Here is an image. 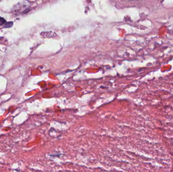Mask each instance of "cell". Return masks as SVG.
<instances>
[{"label":"cell","mask_w":173,"mask_h":172,"mask_svg":"<svg viewBox=\"0 0 173 172\" xmlns=\"http://www.w3.org/2000/svg\"><path fill=\"white\" fill-rule=\"evenodd\" d=\"M13 21H10V22H6L5 23L4 25V28H10L13 26Z\"/></svg>","instance_id":"obj_1"},{"label":"cell","mask_w":173,"mask_h":172,"mask_svg":"<svg viewBox=\"0 0 173 172\" xmlns=\"http://www.w3.org/2000/svg\"><path fill=\"white\" fill-rule=\"evenodd\" d=\"M6 22V21L4 18H3L2 17H0V26L4 25L5 23Z\"/></svg>","instance_id":"obj_2"}]
</instances>
